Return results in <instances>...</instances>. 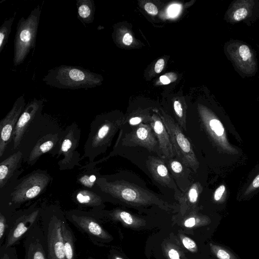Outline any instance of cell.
I'll return each instance as SVG.
<instances>
[{"label": "cell", "mask_w": 259, "mask_h": 259, "mask_svg": "<svg viewBox=\"0 0 259 259\" xmlns=\"http://www.w3.org/2000/svg\"><path fill=\"white\" fill-rule=\"evenodd\" d=\"M96 191L103 196H109L133 205L156 204L164 209L171 206L153 193L124 180H111L100 175L97 181Z\"/></svg>", "instance_id": "cell-1"}, {"label": "cell", "mask_w": 259, "mask_h": 259, "mask_svg": "<svg viewBox=\"0 0 259 259\" xmlns=\"http://www.w3.org/2000/svg\"><path fill=\"white\" fill-rule=\"evenodd\" d=\"M42 81L60 89L78 90L100 85L102 78L99 74L81 67L62 65L50 69Z\"/></svg>", "instance_id": "cell-2"}, {"label": "cell", "mask_w": 259, "mask_h": 259, "mask_svg": "<svg viewBox=\"0 0 259 259\" xmlns=\"http://www.w3.org/2000/svg\"><path fill=\"white\" fill-rule=\"evenodd\" d=\"M122 123L121 120L112 119L107 115L96 116L91 124L83 158H88L93 162L97 156L105 152Z\"/></svg>", "instance_id": "cell-3"}, {"label": "cell", "mask_w": 259, "mask_h": 259, "mask_svg": "<svg viewBox=\"0 0 259 259\" xmlns=\"http://www.w3.org/2000/svg\"><path fill=\"white\" fill-rule=\"evenodd\" d=\"M41 12L38 5L26 18L22 17L17 23L14 41L13 63L15 66L21 64L35 46Z\"/></svg>", "instance_id": "cell-4"}, {"label": "cell", "mask_w": 259, "mask_h": 259, "mask_svg": "<svg viewBox=\"0 0 259 259\" xmlns=\"http://www.w3.org/2000/svg\"><path fill=\"white\" fill-rule=\"evenodd\" d=\"M65 217V213L57 206L43 209L40 219L48 259H66L62 235V223Z\"/></svg>", "instance_id": "cell-5"}, {"label": "cell", "mask_w": 259, "mask_h": 259, "mask_svg": "<svg viewBox=\"0 0 259 259\" xmlns=\"http://www.w3.org/2000/svg\"><path fill=\"white\" fill-rule=\"evenodd\" d=\"M51 180L46 171L34 170L26 176L13 190L9 197L7 218L25 202L39 196L47 188Z\"/></svg>", "instance_id": "cell-6"}, {"label": "cell", "mask_w": 259, "mask_h": 259, "mask_svg": "<svg viewBox=\"0 0 259 259\" xmlns=\"http://www.w3.org/2000/svg\"><path fill=\"white\" fill-rule=\"evenodd\" d=\"M42 210V208L33 206L24 210L16 211L7 218L5 237L1 246L8 248L17 244L38 223Z\"/></svg>", "instance_id": "cell-7"}, {"label": "cell", "mask_w": 259, "mask_h": 259, "mask_svg": "<svg viewBox=\"0 0 259 259\" xmlns=\"http://www.w3.org/2000/svg\"><path fill=\"white\" fill-rule=\"evenodd\" d=\"M225 54L236 70L242 76L254 75L257 71L255 53L247 44L237 40L228 41L224 46Z\"/></svg>", "instance_id": "cell-8"}, {"label": "cell", "mask_w": 259, "mask_h": 259, "mask_svg": "<svg viewBox=\"0 0 259 259\" xmlns=\"http://www.w3.org/2000/svg\"><path fill=\"white\" fill-rule=\"evenodd\" d=\"M162 121L169 134L175 154L187 167L196 171L198 162L193 147L178 124L167 116L162 117Z\"/></svg>", "instance_id": "cell-9"}, {"label": "cell", "mask_w": 259, "mask_h": 259, "mask_svg": "<svg viewBox=\"0 0 259 259\" xmlns=\"http://www.w3.org/2000/svg\"><path fill=\"white\" fill-rule=\"evenodd\" d=\"M80 130L77 124L73 123L67 126L62 134L59 151L57 158L63 157L58 162L61 170L71 169L75 166L81 167L79 161L80 155L76 151L80 138Z\"/></svg>", "instance_id": "cell-10"}, {"label": "cell", "mask_w": 259, "mask_h": 259, "mask_svg": "<svg viewBox=\"0 0 259 259\" xmlns=\"http://www.w3.org/2000/svg\"><path fill=\"white\" fill-rule=\"evenodd\" d=\"M66 218L79 230L86 234L94 242H106L110 236L102 227L99 218L93 212L73 209L65 212Z\"/></svg>", "instance_id": "cell-11"}, {"label": "cell", "mask_w": 259, "mask_h": 259, "mask_svg": "<svg viewBox=\"0 0 259 259\" xmlns=\"http://www.w3.org/2000/svg\"><path fill=\"white\" fill-rule=\"evenodd\" d=\"M121 144L129 147H143L161 157L158 142L150 124L141 123L136 125L130 133L124 135Z\"/></svg>", "instance_id": "cell-12"}, {"label": "cell", "mask_w": 259, "mask_h": 259, "mask_svg": "<svg viewBox=\"0 0 259 259\" xmlns=\"http://www.w3.org/2000/svg\"><path fill=\"white\" fill-rule=\"evenodd\" d=\"M259 16V2L257 0H236L229 5L225 20L234 24L254 20Z\"/></svg>", "instance_id": "cell-13"}, {"label": "cell", "mask_w": 259, "mask_h": 259, "mask_svg": "<svg viewBox=\"0 0 259 259\" xmlns=\"http://www.w3.org/2000/svg\"><path fill=\"white\" fill-rule=\"evenodd\" d=\"M26 106L23 96L15 101L12 108L0 122V156H2L8 144L13 139L17 122Z\"/></svg>", "instance_id": "cell-14"}, {"label": "cell", "mask_w": 259, "mask_h": 259, "mask_svg": "<svg viewBox=\"0 0 259 259\" xmlns=\"http://www.w3.org/2000/svg\"><path fill=\"white\" fill-rule=\"evenodd\" d=\"M44 101L34 98L27 104L20 116L13 135V149L16 150L20 144L30 124L37 117L41 115Z\"/></svg>", "instance_id": "cell-15"}, {"label": "cell", "mask_w": 259, "mask_h": 259, "mask_svg": "<svg viewBox=\"0 0 259 259\" xmlns=\"http://www.w3.org/2000/svg\"><path fill=\"white\" fill-rule=\"evenodd\" d=\"M24 259H48L46 238L41 227L38 223L32 227L24 241Z\"/></svg>", "instance_id": "cell-16"}, {"label": "cell", "mask_w": 259, "mask_h": 259, "mask_svg": "<svg viewBox=\"0 0 259 259\" xmlns=\"http://www.w3.org/2000/svg\"><path fill=\"white\" fill-rule=\"evenodd\" d=\"M148 169L153 179L160 184L172 189L178 198L181 192L169 175L164 159L156 157H149L146 161Z\"/></svg>", "instance_id": "cell-17"}, {"label": "cell", "mask_w": 259, "mask_h": 259, "mask_svg": "<svg viewBox=\"0 0 259 259\" xmlns=\"http://www.w3.org/2000/svg\"><path fill=\"white\" fill-rule=\"evenodd\" d=\"M150 125L158 142L161 158L163 159L172 158L175 153L169 134L162 120L156 116H153Z\"/></svg>", "instance_id": "cell-18"}, {"label": "cell", "mask_w": 259, "mask_h": 259, "mask_svg": "<svg viewBox=\"0 0 259 259\" xmlns=\"http://www.w3.org/2000/svg\"><path fill=\"white\" fill-rule=\"evenodd\" d=\"M72 196L79 207L89 208L91 211L102 210L104 206V196L93 190L84 188L76 190Z\"/></svg>", "instance_id": "cell-19"}, {"label": "cell", "mask_w": 259, "mask_h": 259, "mask_svg": "<svg viewBox=\"0 0 259 259\" xmlns=\"http://www.w3.org/2000/svg\"><path fill=\"white\" fill-rule=\"evenodd\" d=\"M61 136L58 134H49L38 141L30 152L27 163L34 165L38 158L44 154L55 152L54 149L60 148Z\"/></svg>", "instance_id": "cell-20"}, {"label": "cell", "mask_w": 259, "mask_h": 259, "mask_svg": "<svg viewBox=\"0 0 259 259\" xmlns=\"http://www.w3.org/2000/svg\"><path fill=\"white\" fill-rule=\"evenodd\" d=\"M20 151L15 152L0 163V188L3 189L10 182L12 176L20 166L22 160Z\"/></svg>", "instance_id": "cell-21"}, {"label": "cell", "mask_w": 259, "mask_h": 259, "mask_svg": "<svg viewBox=\"0 0 259 259\" xmlns=\"http://www.w3.org/2000/svg\"><path fill=\"white\" fill-rule=\"evenodd\" d=\"M77 16L84 25L93 22L95 5L93 0H77L76 1Z\"/></svg>", "instance_id": "cell-22"}, {"label": "cell", "mask_w": 259, "mask_h": 259, "mask_svg": "<svg viewBox=\"0 0 259 259\" xmlns=\"http://www.w3.org/2000/svg\"><path fill=\"white\" fill-rule=\"evenodd\" d=\"M201 188L200 185L198 183H194L183 192H181L177 198L180 201L183 210H185L196 203L200 193Z\"/></svg>", "instance_id": "cell-23"}, {"label": "cell", "mask_w": 259, "mask_h": 259, "mask_svg": "<svg viewBox=\"0 0 259 259\" xmlns=\"http://www.w3.org/2000/svg\"><path fill=\"white\" fill-rule=\"evenodd\" d=\"M62 235L66 259H75L74 244L76 239L67 223L66 217L62 223Z\"/></svg>", "instance_id": "cell-24"}, {"label": "cell", "mask_w": 259, "mask_h": 259, "mask_svg": "<svg viewBox=\"0 0 259 259\" xmlns=\"http://www.w3.org/2000/svg\"><path fill=\"white\" fill-rule=\"evenodd\" d=\"M82 173L78 176L77 181L84 188L96 191L97 181L101 175L97 167H86Z\"/></svg>", "instance_id": "cell-25"}, {"label": "cell", "mask_w": 259, "mask_h": 259, "mask_svg": "<svg viewBox=\"0 0 259 259\" xmlns=\"http://www.w3.org/2000/svg\"><path fill=\"white\" fill-rule=\"evenodd\" d=\"M15 17V13L12 17L6 19L0 27V53L3 51L7 44Z\"/></svg>", "instance_id": "cell-26"}, {"label": "cell", "mask_w": 259, "mask_h": 259, "mask_svg": "<svg viewBox=\"0 0 259 259\" xmlns=\"http://www.w3.org/2000/svg\"><path fill=\"white\" fill-rule=\"evenodd\" d=\"M174 108L175 113L178 118V121L180 126L186 131V121L185 118L184 113L182 105L178 101H175L174 103Z\"/></svg>", "instance_id": "cell-27"}, {"label": "cell", "mask_w": 259, "mask_h": 259, "mask_svg": "<svg viewBox=\"0 0 259 259\" xmlns=\"http://www.w3.org/2000/svg\"><path fill=\"white\" fill-rule=\"evenodd\" d=\"M0 259H18L15 247L0 246Z\"/></svg>", "instance_id": "cell-28"}, {"label": "cell", "mask_w": 259, "mask_h": 259, "mask_svg": "<svg viewBox=\"0 0 259 259\" xmlns=\"http://www.w3.org/2000/svg\"><path fill=\"white\" fill-rule=\"evenodd\" d=\"M208 125L210 130L218 136L223 135L224 127L220 120L215 118H211L209 120Z\"/></svg>", "instance_id": "cell-29"}, {"label": "cell", "mask_w": 259, "mask_h": 259, "mask_svg": "<svg viewBox=\"0 0 259 259\" xmlns=\"http://www.w3.org/2000/svg\"><path fill=\"white\" fill-rule=\"evenodd\" d=\"M7 226V217L0 212V246L4 243Z\"/></svg>", "instance_id": "cell-30"}, {"label": "cell", "mask_w": 259, "mask_h": 259, "mask_svg": "<svg viewBox=\"0 0 259 259\" xmlns=\"http://www.w3.org/2000/svg\"><path fill=\"white\" fill-rule=\"evenodd\" d=\"M166 160H168L167 165L168 166L174 173L179 174L182 172L183 167L182 164L180 161L172 158Z\"/></svg>", "instance_id": "cell-31"}, {"label": "cell", "mask_w": 259, "mask_h": 259, "mask_svg": "<svg viewBox=\"0 0 259 259\" xmlns=\"http://www.w3.org/2000/svg\"><path fill=\"white\" fill-rule=\"evenodd\" d=\"M214 250L219 259H232L230 254L224 249L215 247Z\"/></svg>", "instance_id": "cell-32"}, {"label": "cell", "mask_w": 259, "mask_h": 259, "mask_svg": "<svg viewBox=\"0 0 259 259\" xmlns=\"http://www.w3.org/2000/svg\"><path fill=\"white\" fill-rule=\"evenodd\" d=\"M182 243L186 248L192 251L195 250L197 247L195 242L187 237H184L182 239Z\"/></svg>", "instance_id": "cell-33"}, {"label": "cell", "mask_w": 259, "mask_h": 259, "mask_svg": "<svg viewBox=\"0 0 259 259\" xmlns=\"http://www.w3.org/2000/svg\"><path fill=\"white\" fill-rule=\"evenodd\" d=\"M145 9L147 12L152 15H156L158 13L157 7L153 4L148 3L145 4Z\"/></svg>", "instance_id": "cell-34"}, {"label": "cell", "mask_w": 259, "mask_h": 259, "mask_svg": "<svg viewBox=\"0 0 259 259\" xmlns=\"http://www.w3.org/2000/svg\"><path fill=\"white\" fill-rule=\"evenodd\" d=\"M197 220L195 217H190L184 221V225L186 227L192 228L196 225Z\"/></svg>", "instance_id": "cell-35"}, {"label": "cell", "mask_w": 259, "mask_h": 259, "mask_svg": "<svg viewBox=\"0 0 259 259\" xmlns=\"http://www.w3.org/2000/svg\"><path fill=\"white\" fill-rule=\"evenodd\" d=\"M225 188L224 185H221L218 188H217L214 194V199L215 200L218 201L221 199L223 193L225 191Z\"/></svg>", "instance_id": "cell-36"}, {"label": "cell", "mask_w": 259, "mask_h": 259, "mask_svg": "<svg viewBox=\"0 0 259 259\" xmlns=\"http://www.w3.org/2000/svg\"><path fill=\"white\" fill-rule=\"evenodd\" d=\"M164 65V60L163 59H159L155 65L154 70L156 73H160L163 68Z\"/></svg>", "instance_id": "cell-37"}, {"label": "cell", "mask_w": 259, "mask_h": 259, "mask_svg": "<svg viewBox=\"0 0 259 259\" xmlns=\"http://www.w3.org/2000/svg\"><path fill=\"white\" fill-rule=\"evenodd\" d=\"M168 256L170 259H180L178 251L174 248H171L168 250Z\"/></svg>", "instance_id": "cell-38"}, {"label": "cell", "mask_w": 259, "mask_h": 259, "mask_svg": "<svg viewBox=\"0 0 259 259\" xmlns=\"http://www.w3.org/2000/svg\"><path fill=\"white\" fill-rule=\"evenodd\" d=\"M122 41L124 45L129 46L133 42V37L130 34L127 33L123 36Z\"/></svg>", "instance_id": "cell-39"}, {"label": "cell", "mask_w": 259, "mask_h": 259, "mask_svg": "<svg viewBox=\"0 0 259 259\" xmlns=\"http://www.w3.org/2000/svg\"><path fill=\"white\" fill-rule=\"evenodd\" d=\"M169 8V14L173 16L177 15L180 9L179 6L177 5L171 6Z\"/></svg>", "instance_id": "cell-40"}, {"label": "cell", "mask_w": 259, "mask_h": 259, "mask_svg": "<svg viewBox=\"0 0 259 259\" xmlns=\"http://www.w3.org/2000/svg\"><path fill=\"white\" fill-rule=\"evenodd\" d=\"M160 80L163 84H168L170 82V80L166 76H161L160 77Z\"/></svg>", "instance_id": "cell-41"}, {"label": "cell", "mask_w": 259, "mask_h": 259, "mask_svg": "<svg viewBox=\"0 0 259 259\" xmlns=\"http://www.w3.org/2000/svg\"><path fill=\"white\" fill-rule=\"evenodd\" d=\"M252 185L255 188L259 187V175L253 180Z\"/></svg>", "instance_id": "cell-42"}, {"label": "cell", "mask_w": 259, "mask_h": 259, "mask_svg": "<svg viewBox=\"0 0 259 259\" xmlns=\"http://www.w3.org/2000/svg\"><path fill=\"white\" fill-rule=\"evenodd\" d=\"M115 259H123V258L119 256H116V257H115Z\"/></svg>", "instance_id": "cell-43"}, {"label": "cell", "mask_w": 259, "mask_h": 259, "mask_svg": "<svg viewBox=\"0 0 259 259\" xmlns=\"http://www.w3.org/2000/svg\"><path fill=\"white\" fill-rule=\"evenodd\" d=\"M88 259H94V258H93L92 257H89Z\"/></svg>", "instance_id": "cell-44"}]
</instances>
